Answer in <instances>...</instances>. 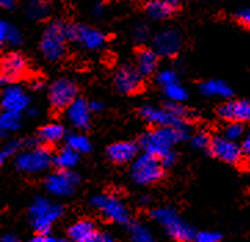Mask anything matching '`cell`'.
I'll return each instance as SVG.
<instances>
[{"mask_svg":"<svg viewBox=\"0 0 250 242\" xmlns=\"http://www.w3.org/2000/svg\"><path fill=\"white\" fill-rule=\"evenodd\" d=\"M181 140L180 132L173 126H156L155 129L148 130L140 137V147L144 153L155 155L158 158L171 151L173 145Z\"/></svg>","mask_w":250,"mask_h":242,"instance_id":"1","label":"cell"},{"mask_svg":"<svg viewBox=\"0 0 250 242\" xmlns=\"http://www.w3.org/2000/svg\"><path fill=\"white\" fill-rule=\"evenodd\" d=\"M61 215L62 206L44 197H36L29 208V221L36 233H49Z\"/></svg>","mask_w":250,"mask_h":242,"instance_id":"2","label":"cell"},{"mask_svg":"<svg viewBox=\"0 0 250 242\" xmlns=\"http://www.w3.org/2000/svg\"><path fill=\"white\" fill-rule=\"evenodd\" d=\"M149 215L152 220L159 223L166 230V233L171 238L177 241H191L196 237L194 228L188 226L184 220H181L176 210L171 208H155L151 210Z\"/></svg>","mask_w":250,"mask_h":242,"instance_id":"3","label":"cell"},{"mask_svg":"<svg viewBox=\"0 0 250 242\" xmlns=\"http://www.w3.org/2000/svg\"><path fill=\"white\" fill-rule=\"evenodd\" d=\"M65 42H66V36H65L64 22L58 20L49 22L42 35L41 51L43 57L51 63L61 60L66 51Z\"/></svg>","mask_w":250,"mask_h":242,"instance_id":"4","label":"cell"},{"mask_svg":"<svg viewBox=\"0 0 250 242\" xmlns=\"http://www.w3.org/2000/svg\"><path fill=\"white\" fill-rule=\"evenodd\" d=\"M130 175L138 186H149L163 177V165L158 156L144 153L131 162Z\"/></svg>","mask_w":250,"mask_h":242,"instance_id":"5","label":"cell"},{"mask_svg":"<svg viewBox=\"0 0 250 242\" xmlns=\"http://www.w3.org/2000/svg\"><path fill=\"white\" fill-rule=\"evenodd\" d=\"M16 168L24 173H42L53 163V155L46 147H33L16 156Z\"/></svg>","mask_w":250,"mask_h":242,"instance_id":"6","label":"cell"},{"mask_svg":"<svg viewBox=\"0 0 250 242\" xmlns=\"http://www.w3.org/2000/svg\"><path fill=\"white\" fill-rule=\"evenodd\" d=\"M140 115L143 119L155 126H173L180 132L181 140H186L189 136V126L186 122V118H178L167 111L166 108H156L151 105H144L140 110Z\"/></svg>","mask_w":250,"mask_h":242,"instance_id":"7","label":"cell"},{"mask_svg":"<svg viewBox=\"0 0 250 242\" xmlns=\"http://www.w3.org/2000/svg\"><path fill=\"white\" fill-rule=\"evenodd\" d=\"M91 206L101 212V215L105 219L111 220L118 224H127L130 220L129 210L116 197L106 195V194H100L91 198Z\"/></svg>","mask_w":250,"mask_h":242,"instance_id":"8","label":"cell"},{"mask_svg":"<svg viewBox=\"0 0 250 242\" xmlns=\"http://www.w3.org/2000/svg\"><path fill=\"white\" fill-rule=\"evenodd\" d=\"M79 184V176L69 169H58L44 180L46 191L53 197H69Z\"/></svg>","mask_w":250,"mask_h":242,"instance_id":"9","label":"cell"},{"mask_svg":"<svg viewBox=\"0 0 250 242\" xmlns=\"http://www.w3.org/2000/svg\"><path fill=\"white\" fill-rule=\"evenodd\" d=\"M78 86L69 78H60L51 83L49 100L54 110H66V107L78 98Z\"/></svg>","mask_w":250,"mask_h":242,"instance_id":"10","label":"cell"},{"mask_svg":"<svg viewBox=\"0 0 250 242\" xmlns=\"http://www.w3.org/2000/svg\"><path fill=\"white\" fill-rule=\"evenodd\" d=\"M209 151L213 156L227 163H238L242 158L243 150L236 141L223 136H214L209 145Z\"/></svg>","mask_w":250,"mask_h":242,"instance_id":"11","label":"cell"},{"mask_svg":"<svg viewBox=\"0 0 250 242\" xmlns=\"http://www.w3.org/2000/svg\"><path fill=\"white\" fill-rule=\"evenodd\" d=\"M143 73L131 65H122L115 73L113 85L122 94H134L143 86Z\"/></svg>","mask_w":250,"mask_h":242,"instance_id":"12","label":"cell"},{"mask_svg":"<svg viewBox=\"0 0 250 242\" xmlns=\"http://www.w3.org/2000/svg\"><path fill=\"white\" fill-rule=\"evenodd\" d=\"M181 43H183V38L178 31L163 29L153 36L152 47L159 54V57H173L180 51Z\"/></svg>","mask_w":250,"mask_h":242,"instance_id":"13","label":"cell"},{"mask_svg":"<svg viewBox=\"0 0 250 242\" xmlns=\"http://www.w3.org/2000/svg\"><path fill=\"white\" fill-rule=\"evenodd\" d=\"M28 68L25 57L20 53H8L1 60V85H7L10 82L21 78Z\"/></svg>","mask_w":250,"mask_h":242,"instance_id":"14","label":"cell"},{"mask_svg":"<svg viewBox=\"0 0 250 242\" xmlns=\"http://www.w3.org/2000/svg\"><path fill=\"white\" fill-rule=\"evenodd\" d=\"M28 105H29V97L22 88L17 85H8L4 89L1 96V107L4 111L22 112L28 110Z\"/></svg>","mask_w":250,"mask_h":242,"instance_id":"15","label":"cell"},{"mask_svg":"<svg viewBox=\"0 0 250 242\" xmlns=\"http://www.w3.org/2000/svg\"><path fill=\"white\" fill-rule=\"evenodd\" d=\"M90 110L89 103L83 98H76L66 107V119L76 129H87L90 125Z\"/></svg>","mask_w":250,"mask_h":242,"instance_id":"16","label":"cell"},{"mask_svg":"<svg viewBox=\"0 0 250 242\" xmlns=\"http://www.w3.org/2000/svg\"><path fill=\"white\" fill-rule=\"evenodd\" d=\"M218 116L229 122H250V101L236 100L224 103L218 108Z\"/></svg>","mask_w":250,"mask_h":242,"instance_id":"17","label":"cell"},{"mask_svg":"<svg viewBox=\"0 0 250 242\" xmlns=\"http://www.w3.org/2000/svg\"><path fill=\"white\" fill-rule=\"evenodd\" d=\"M138 153V145L133 141H118L106 148V156L109 161L118 165L129 163L136 159Z\"/></svg>","mask_w":250,"mask_h":242,"instance_id":"18","label":"cell"},{"mask_svg":"<svg viewBox=\"0 0 250 242\" xmlns=\"http://www.w3.org/2000/svg\"><path fill=\"white\" fill-rule=\"evenodd\" d=\"M76 42L87 50H98L105 44L106 36L104 32L98 31L96 28H91L87 25H78Z\"/></svg>","mask_w":250,"mask_h":242,"instance_id":"19","label":"cell"},{"mask_svg":"<svg viewBox=\"0 0 250 242\" xmlns=\"http://www.w3.org/2000/svg\"><path fill=\"white\" fill-rule=\"evenodd\" d=\"M69 238L75 242H96L97 231L90 220H79L68 228Z\"/></svg>","mask_w":250,"mask_h":242,"instance_id":"20","label":"cell"},{"mask_svg":"<svg viewBox=\"0 0 250 242\" xmlns=\"http://www.w3.org/2000/svg\"><path fill=\"white\" fill-rule=\"evenodd\" d=\"M159 64V54L153 48H140L137 53V68L144 76L152 75Z\"/></svg>","mask_w":250,"mask_h":242,"instance_id":"21","label":"cell"},{"mask_svg":"<svg viewBox=\"0 0 250 242\" xmlns=\"http://www.w3.org/2000/svg\"><path fill=\"white\" fill-rule=\"evenodd\" d=\"M199 90L202 94L208 97H221V98H229L232 97L234 91L227 85L224 81L220 79H210L199 85Z\"/></svg>","mask_w":250,"mask_h":242,"instance_id":"22","label":"cell"},{"mask_svg":"<svg viewBox=\"0 0 250 242\" xmlns=\"http://www.w3.org/2000/svg\"><path fill=\"white\" fill-rule=\"evenodd\" d=\"M79 159H81V154L66 145L53 156V163L58 169H72L78 165Z\"/></svg>","mask_w":250,"mask_h":242,"instance_id":"23","label":"cell"},{"mask_svg":"<svg viewBox=\"0 0 250 242\" xmlns=\"http://www.w3.org/2000/svg\"><path fill=\"white\" fill-rule=\"evenodd\" d=\"M0 42L1 44L17 47L22 43V35L14 25H11L7 21H1L0 22Z\"/></svg>","mask_w":250,"mask_h":242,"instance_id":"24","label":"cell"},{"mask_svg":"<svg viewBox=\"0 0 250 242\" xmlns=\"http://www.w3.org/2000/svg\"><path fill=\"white\" fill-rule=\"evenodd\" d=\"M65 134V130L62 125L60 123H49L44 125L39 130V140L44 144H56L60 140H62Z\"/></svg>","mask_w":250,"mask_h":242,"instance_id":"25","label":"cell"},{"mask_svg":"<svg viewBox=\"0 0 250 242\" xmlns=\"http://www.w3.org/2000/svg\"><path fill=\"white\" fill-rule=\"evenodd\" d=\"M146 14L153 20H166L174 13L165 0H151V1H148L146 6Z\"/></svg>","mask_w":250,"mask_h":242,"instance_id":"26","label":"cell"},{"mask_svg":"<svg viewBox=\"0 0 250 242\" xmlns=\"http://www.w3.org/2000/svg\"><path fill=\"white\" fill-rule=\"evenodd\" d=\"M50 3L47 0H31L26 6V16L35 21H42L50 14Z\"/></svg>","mask_w":250,"mask_h":242,"instance_id":"27","label":"cell"},{"mask_svg":"<svg viewBox=\"0 0 250 242\" xmlns=\"http://www.w3.org/2000/svg\"><path fill=\"white\" fill-rule=\"evenodd\" d=\"M21 126V115L16 111H4L0 116V129L1 136L10 132H16Z\"/></svg>","mask_w":250,"mask_h":242,"instance_id":"28","label":"cell"},{"mask_svg":"<svg viewBox=\"0 0 250 242\" xmlns=\"http://www.w3.org/2000/svg\"><path fill=\"white\" fill-rule=\"evenodd\" d=\"M66 145L79 154H87L91 151L89 138L82 133H72L66 137Z\"/></svg>","mask_w":250,"mask_h":242,"instance_id":"29","label":"cell"},{"mask_svg":"<svg viewBox=\"0 0 250 242\" xmlns=\"http://www.w3.org/2000/svg\"><path fill=\"white\" fill-rule=\"evenodd\" d=\"M163 91H165V96L169 98V101H174V103H183L188 97L187 90L183 88V85L180 82H174V83L165 86Z\"/></svg>","mask_w":250,"mask_h":242,"instance_id":"30","label":"cell"},{"mask_svg":"<svg viewBox=\"0 0 250 242\" xmlns=\"http://www.w3.org/2000/svg\"><path fill=\"white\" fill-rule=\"evenodd\" d=\"M129 233L131 235V240L136 242H151L153 241L152 233L151 230L146 226H144L143 223H133L129 227Z\"/></svg>","mask_w":250,"mask_h":242,"instance_id":"31","label":"cell"},{"mask_svg":"<svg viewBox=\"0 0 250 242\" xmlns=\"http://www.w3.org/2000/svg\"><path fill=\"white\" fill-rule=\"evenodd\" d=\"M243 132H245V129H243L242 122L231 121V123L227 125L226 129H224V136L229 140L238 141L243 136Z\"/></svg>","mask_w":250,"mask_h":242,"instance_id":"32","label":"cell"},{"mask_svg":"<svg viewBox=\"0 0 250 242\" xmlns=\"http://www.w3.org/2000/svg\"><path fill=\"white\" fill-rule=\"evenodd\" d=\"M21 145H22V143L20 140H10V141H7L6 144L3 145V150L0 153V161H6L8 158H11L13 155H16Z\"/></svg>","mask_w":250,"mask_h":242,"instance_id":"33","label":"cell"},{"mask_svg":"<svg viewBox=\"0 0 250 242\" xmlns=\"http://www.w3.org/2000/svg\"><path fill=\"white\" fill-rule=\"evenodd\" d=\"M156 82L161 85L162 88H165V86H167L170 83L178 82V76L177 73L174 72L173 69H163V71H161V72L158 73Z\"/></svg>","mask_w":250,"mask_h":242,"instance_id":"34","label":"cell"},{"mask_svg":"<svg viewBox=\"0 0 250 242\" xmlns=\"http://www.w3.org/2000/svg\"><path fill=\"white\" fill-rule=\"evenodd\" d=\"M210 141H211V138L209 137V134H208L206 132H198L194 137H192V140H191L192 147L196 148V150H205V148H209Z\"/></svg>","mask_w":250,"mask_h":242,"instance_id":"35","label":"cell"},{"mask_svg":"<svg viewBox=\"0 0 250 242\" xmlns=\"http://www.w3.org/2000/svg\"><path fill=\"white\" fill-rule=\"evenodd\" d=\"M133 39L137 43H144L149 39V28L144 24H137L133 28Z\"/></svg>","mask_w":250,"mask_h":242,"instance_id":"36","label":"cell"},{"mask_svg":"<svg viewBox=\"0 0 250 242\" xmlns=\"http://www.w3.org/2000/svg\"><path fill=\"white\" fill-rule=\"evenodd\" d=\"M195 240L198 242H218L221 240V234L216 231H202L196 234Z\"/></svg>","mask_w":250,"mask_h":242,"instance_id":"37","label":"cell"},{"mask_svg":"<svg viewBox=\"0 0 250 242\" xmlns=\"http://www.w3.org/2000/svg\"><path fill=\"white\" fill-rule=\"evenodd\" d=\"M165 108L170 111V112L173 113V115H176L178 118H186L187 115V110L184 107H181L180 103H174V101H171V103H167V104L165 105Z\"/></svg>","mask_w":250,"mask_h":242,"instance_id":"38","label":"cell"},{"mask_svg":"<svg viewBox=\"0 0 250 242\" xmlns=\"http://www.w3.org/2000/svg\"><path fill=\"white\" fill-rule=\"evenodd\" d=\"M159 159H161L163 168H171L176 163V161H177V155L173 151H169V153L165 154L163 156H161Z\"/></svg>","mask_w":250,"mask_h":242,"instance_id":"39","label":"cell"},{"mask_svg":"<svg viewBox=\"0 0 250 242\" xmlns=\"http://www.w3.org/2000/svg\"><path fill=\"white\" fill-rule=\"evenodd\" d=\"M76 33H78V25L65 24V36H66V41L76 42Z\"/></svg>","mask_w":250,"mask_h":242,"instance_id":"40","label":"cell"},{"mask_svg":"<svg viewBox=\"0 0 250 242\" xmlns=\"http://www.w3.org/2000/svg\"><path fill=\"white\" fill-rule=\"evenodd\" d=\"M236 18H238L243 25H246V26H249L250 28V8H243L241 11H238Z\"/></svg>","mask_w":250,"mask_h":242,"instance_id":"41","label":"cell"},{"mask_svg":"<svg viewBox=\"0 0 250 242\" xmlns=\"http://www.w3.org/2000/svg\"><path fill=\"white\" fill-rule=\"evenodd\" d=\"M32 241L33 242H57L58 241V238H56V237H51L49 233H38V235L32 238Z\"/></svg>","mask_w":250,"mask_h":242,"instance_id":"42","label":"cell"},{"mask_svg":"<svg viewBox=\"0 0 250 242\" xmlns=\"http://www.w3.org/2000/svg\"><path fill=\"white\" fill-rule=\"evenodd\" d=\"M113 238L108 233H97L96 242H112Z\"/></svg>","mask_w":250,"mask_h":242,"instance_id":"43","label":"cell"},{"mask_svg":"<svg viewBox=\"0 0 250 242\" xmlns=\"http://www.w3.org/2000/svg\"><path fill=\"white\" fill-rule=\"evenodd\" d=\"M105 13V6L103 3H97L94 7H93V14L96 17H103Z\"/></svg>","mask_w":250,"mask_h":242,"instance_id":"44","label":"cell"},{"mask_svg":"<svg viewBox=\"0 0 250 242\" xmlns=\"http://www.w3.org/2000/svg\"><path fill=\"white\" fill-rule=\"evenodd\" d=\"M89 105L91 112H100V111H103V108H104L103 103H100V101H91V103H89Z\"/></svg>","mask_w":250,"mask_h":242,"instance_id":"45","label":"cell"},{"mask_svg":"<svg viewBox=\"0 0 250 242\" xmlns=\"http://www.w3.org/2000/svg\"><path fill=\"white\" fill-rule=\"evenodd\" d=\"M0 6L6 10H13L16 7V0H0Z\"/></svg>","mask_w":250,"mask_h":242,"instance_id":"46","label":"cell"},{"mask_svg":"<svg viewBox=\"0 0 250 242\" xmlns=\"http://www.w3.org/2000/svg\"><path fill=\"white\" fill-rule=\"evenodd\" d=\"M242 150H243V154L249 158L250 161V134L248 136V138L243 141V145H242Z\"/></svg>","mask_w":250,"mask_h":242,"instance_id":"47","label":"cell"},{"mask_svg":"<svg viewBox=\"0 0 250 242\" xmlns=\"http://www.w3.org/2000/svg\"><path fill=\"white\" fill-rule=\"evenodd\" d=\"M165 1H166V3L169 4L173 11H176V10H178V7H180V4H181V0H165Z\"/></svg>","mask_w":250,"mask_h":242,"instance_id":"48","label":"cell"},{"mask_svg":"<svg viewBox=\"0 0 250 242\" xmlns=\"http://www.w3.org/2000/svg\"><path fill=\"white\" fill-rule=\"evenodd\" d=\"M1 241L3 242H16V241H18V238H17L14 234H6L1 237Z\"/></svg>","mask_w":250,"mask_h":242,"instance_id":"49","label":"cell"},{"mask_svg":"<svg viewBox=\"0 0 250 242\" xmlns=\"http://www.w3.org/2000/svg\"><path fill=\"white\" fill-rule=\"evenodd\" d=\"M42 88H43V83H42V82L36 81V82H33V83H32V89L41 90Z\"/></svg>","mask_w":250,"mask_h":242,"instance_id":"50","label":"cell"},{"mask_svg":"<svg viewBox=\"0 0 250 242\" xmlns=\"http://www.w3.org/2000/svg\"><path fill=\"white\" fill-rule=\"evenodd\" d=\"M26 111H28V115H29V116H35V115L38 113V111H36L35 108H28Z\"/></svg>","mask_w":250,"mask_h":242,"instance_id":"51","label":"cell"},{"mask_svg":"<svg viewBox=\"0 0 250 242\" xmlns=\"http://www.w3.org/2000/svg\"><path fill=\"white\" fill-rule=\"evenodd\" d=\"M149 201V198H141V205H146Z\"/></svg>","mask_w":250,"mask_h":242,"instance_id":"52","label":"cell"},{"mask_svg":"<svg viewBox=\"0 0 250 242\" xmlns=\"http://www.w3.org/2000/svg\"><path fill=\"white\" fill-rule=\"evenodd\" d=\"M249 134H250V133H249Z\"/></svg>","mask_w":250,"mask_h":242,"instance_id":"53","label":"cell"}]
</instances>
